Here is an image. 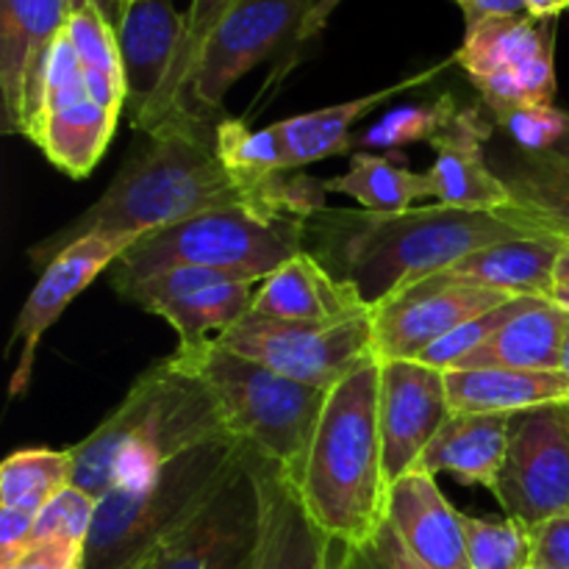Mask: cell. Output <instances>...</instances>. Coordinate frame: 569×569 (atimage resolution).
<instances>
[{
	"mask_svg": "<svg viewBox=\"0 0 569 569\" xmlns=\"http://www.w3.org/2000/svg\"><path fill=\"white\" fill-rule=\"evenodd\" d=\"M450 409L459 415H520L569 400V381L553 370H445Z\"/></svg>",
	"mask_w": 569,
	"mask_h": 569,
	"instance_id": "obj_28",
	"label": "cell"
},
{
	"mask_svg": "<svg viewBox=\"0 0 569 569\" xmlns=\"http://www.w3.org/2000/svg\"><path fill=\"white\" fill-rule=\"evenodd\" d=\"M326 192L356 198L367 211L398 214L409 211L417 198H433L426 172H415L395 156H376L356 150L350 153L348 172L322 181Z\"/></svg>",
	"mask_w": 569,
	"mask_h": 569,
	"instance_id": "obj_30",
	"label": "cell"
},
{
	"mask_svg": "<svg viewBox=\"0 0 569 569\" xmlns=\"http://www.w3.org/2000/svg\"><path fill=\"white\" fill-rule=\"evenodd\" d=\"M83 6H98L100 11H103L106 17H109V22L111 26H120V20H122V3L120 0H70V9L72 11H78V9H83Z\"/></svg>",
	"mask_w": 569,
	"mask_h": 569,
	"instance_id": "obj_46",
	"label": "cell"
},
{
	"mask_svg": "<svg viewBox=\"0 0 569 569\" xmlns=\"http://www.w3.org/2000/svg\"><path fill=\"white\" fill-rule=\"evenodd\" d=\"M83 565H87V545L70 539H33L3 569H83Z\"/></svg>",
	"mask_w": 569,
	"mask_h": 569,
	"instance_id": "obj_41",
	"label": "cell"
},
{
	"mask_svg": "<svg viewBox=\"0 0 569 569\" xmlns=\"http://www.w3.org/2000/svg\"><path fill=\"white\" fill-rule=\"evenodd\" d=\"M492 495L506 517L526 528L569 515V400L511 415L509 448Z\"/></svg>",
	"mask_w": 569,
	"mask_h": 569,
	"instance_id": "obj_12",
	"label": "cell"
},
{
	"mask_svg": "<svg viewBox=\"0 0 569 569\" xmlns=\"http://www.w3.org/2000/svg\"><path fill=\"white\" fill-rule=\"evenodd\" d=\"M261 487V539L256 569H337L333 539L311 520L287 472L256 459Z\"/></svg>",
	"mask_w": 569,
	"mask_h": 569,
	"instance_id": "obj_20",
	"label": "cell"
},
{
	"mask_svg": "<svg viewBox=\"0 0 569 569\" xmlns=\"http://www.w3.org/2000/svg\"><path fill=\"white\" fill-rule=\"evenodd\" d=\"M467 559L472 569H533L531 528L511 520H481L461 515Z\"/></svg>",
	"mask_w": 569,
	"mask_h": 569,
	"instance_id": "obj_34",
	"label": "cell"
},
{
	"mask_svg": "<svg viewBox=\"0 0 569 569\" xmlns=\"http://www.w3.org/2000/svg\"><path fill=\"white\" fill-rule=\"evenodd\" d=\"M456 111H459V106H456L453 94H442L433 103L400 106V109L387 111L370 131L361 133L356 139V150H398L403 144L431 142L453 120Z\"/></svg>",
	"mask_w": 569,
	"mask_h": 569,
	"instance_id": "obj_35",
	"label": "cell"
},
{
	"mask_svg": "<svg viewBox=\"0 0 569 569\" xmlns=\"http://www.w3.org/2000/svg\"><path fill=\"white\" fill-rule=\"evenodd\" d=\"M526 237L537 233L498 211L442 203L398 214L322 209L306 220V239H315L317 259L333 276L353 283L370 306L403 283L448 270L472 250Z\"/></svg>",
	"mask_w": 569,
	"mask_h": 569,
	"instance_id": "obj_2",
	"label": "cell"
},
{
	"mask_svg": "<svg viewBox=\"0 0 569 569\" xmlns=\"http://www.w3.org/2000/svg\"><path fill=\"white\" fill-rule=\"evenodd\" d=\"M559 237H526L487 244L448 267L450 278L506 292L511 298H548L556 289V267L567 250Z\"/></svg>",
	"mask_w": 569,
	"mask_h": 569,
	"instance_id": "obj_24",
	"label": "cell"
},
{
	"mask_svg": "<svg viewBox=\"0 0 569 569\" xmlns=\"http://www.w3.org/2000/svg\"><path fill=\"white\" fill-rule=\"evenodd\" d=\"M259 453L231 472L156 545L150 569H256L261 539Z\"/></svg>",
	"mask_w": 569,
	"mask_h": 569,
	"instance_id": "obj_11",
	"label": "cell"
},
{
	"mask_svg": "<svg viewBox=\"0 0 569 569\" xmlns=\"http://www.w3.org/2000/svg\"><path fill=\"white\" fill-rule=\"evenodd\" d=\"M381 365V395H378V422H381L383 472L392 487L406 472L417 470L422 453L439 428L453 415L448 400L445 372L422 361H378Z\"/></svg>",
	"mask_w": 569,
	"mask_h": 569,
	"instance_id": "obj_18",
	"label": "cell"
},
{
	"mask_svg": "<svg viewBox=\"0 0 569 569\" xmlns=\"http://www.w3.org/2000/svg\"><path fill=\"white\" fill-rule=\"evenodd\" d=\"M153 550L156 548H150L148 553H142V556H139V559H133L131 565H126L122 569H150V565H153Z\"/></svg>",
	"mask_w": 569,
	"mask_h": 569,
	"instance_id": "obj_50",
	"label": "cell"
},
{
	"mask_svg": "<svg viewBox=\"0 0 569 569\" xmlns=\"http://www.w3.org/2000/svg\"><path fill=\"white\" fill-rule=\"evenodd\" d=\"M556 22L531 14L489 17L467 26L453 53L495 117L526 106H553Z\"/></svg>",
	"mask_w": 569,
	"mask_h": 569,
	"instance_id": "obj_8",
	"label": "cell"
},
{
	"mask_svg": "<svg viewBox=\"0 0 569 569\" xmlns=\"http://www.w3.org/2000/svg\"><path fill=\"white\" fill-rule=\"evenodd\" d=\"M550 153L559 156L561 161H567V164H569V111H567V128H565V137H561L559 142H556L553 148H550Z\"/></svg>",
	"mask_w": 569,
	"mask_h": 569,
	"instance_id": "obj_47",
	"label": "cell"
},
{
	"mask_svg": "<svg viewBox=\"0 0 569 569\" xmlns=\"http://www.w3.org/2000/svg\"><path fill=\"white\" fill-rule=\"evenodd\" d=\"M144 137L148 142L128 156L109 189L76 222L33 244L28 253L33 267L42 270L67 244L89 233L148 237L222 206L261 209L222 164L217 126L211 128L192 106Z\"/></svg>",
	"mask_w": 569,
	"mask_h": 569,
	"instance_id": "obj_1",
	"label": "cell"
},
{
	"mask_svg": "<svg viewBox=\"0 0 569 569\" xmlns=\"http://www.w3.org/2000/svg\"><path fill=\"white\" fill-rule=\"evenodd\" d=\"M183 39L187 14H178L172 0H137L122 11L117 44L126 76V109L137 131L150 133L159 126Z\"/></svg>",
	"mask_w": 569,
	"mask_h": 569,
	"instance_id": "obj_17",
	"label": "cell"
},
{
	"mask_svg": "<svg viewBox=\"0 0 569 569\" xmlns=\"http://www.w3.org/2000/svg\"><path fill=\"white\" fill-rule=\"evenodd\" d=\"M511 415H453L448 417L433 442L422 453L417 470L431 476L450 472L461 483L483 487L492 492L503 470L509 448Z\"/></svg>",
	"mask_w": 569,
	"mask_h": 569,
	"instance_id": "obj_25",
	"label": "cell"
},
{
	"mask_svg": "<svg viewBox=\"0 0 569 569\" xmlns=\"http://www.w3.org/2000/svg\"><path fill=\"white\" fill-rule=\"evenodd\" d=\"M465 14V26L489 20V17H517L528 14L526 0H456Z\"/></svg>",
	"mask_w": 569,
	"mask_h": 569,
	"instance_id": "obj_44",
	"label": "cell"
},
{
	"mask_svg": "<svg viewBox=\"0 0 569 569\" xmlns=\"http://www.w3.org/2000/svg\"><path fill=\"white\" fill-rule=\"evenodd\" d=\"M495 120L515 137L520 150H550L565 137L567 111L556 106H526Z\"/></svg>",
	"mask_w": 569,
	"mask_h": 569,
	"instance_id": "obj_40",
	"label": "cell"
},
{
	"mask_svg": "<svg viewBox=\"0 0 569 569\" xmlns=\"http://www.w3.org/2000/svg\"><path fill=\"white\" fill-rule=\"evenodd\" d=\"M515 300L506 292L465 283L448 272L403 283L372 306V348L378 361H417L459 326Z\"/></svg>",
	"mask_w": 569,
	"mask_h": 569,
	"instance_id": "obj_13",
	"label": "cell"
},
{
	"mask_svg": "<svg viewBox=\"0 0 569 569\" xmlns=\"http://www.w3.org/2000/svg\"><path fill=\"white\" fill-rule=\"evenodd\" d=\"M259 283L206 267H170L120 289V295L170 322L178 345H192L237 326L253 306Z\"/></svg>",
	"mask_w": 569,
	"mask_h": 569,
	"instance_id": "obj_14",
	"label": "cell"
},
{
	"mask_svg": "<svg viewBox=\"0 0 569 569\" xmlns=\"http://www.w3.org/2000/svg\"><path fill=\"white\" fill-rule=\"evenodd\" d=\"M333 3L337 0H239L200 50L189 98L206 111L220 109L239 78L320 31Z\"/></svg>",
	"mask_w": 569,
	"mask_h": 569,
	"instance_id": "obj_9",
	"label": "cell"
},
{
	"mask_svg": "<svg viewBox=\"0 0 569 569\" xmlns=\"http://www.w3.org/2000/svg\"><path fill=\"white\" fill-rule=\"evenodd\" d=\"M509 206L495 209L537 237L569 242V164L550 150H520V159L500 172Z\"/></svg>",
	"mask_w": 569,
	"mask_h": 569,
	"instance_id": "obj_27",
	"label": "cell"
},
{
	"mask_svg": "<svg viewBox=\"0 0 569 569\" xmlns=\"http://www.w3.org/2000/svg\"><path fill=\"white\" fill-rule=\"evenodd\" d=\"M381 365L370 361L328 389L300 476L289 478L311 520L337 545L370 539L387 522L389 481L383 472Z\"/></svg>",
	"mask_w": 569,
	"mask_h": 569,
	"instance_id": "obj_3",
	"label": "cell"
},
{
	"mask_svg": "<svg viewBox=\"0 0 569 569\" xmlns=\"http://www.w3.org/2000/svg\"><path fill=\"white\" fill-rule=\"evenodd\" d=\"M214 339L244 359L322 389H331L345 376L376 361L372 309L339 322L270 320L248 311Z\"/></svg>",
	"mask_w": 569,
	"mask_h": 569,
	"instance_id": "obj_10",
	"label": "cell"
},
{
	"mask_svg": "<svg viewBox=\"0 0 569 569\" xmlns=\"http://www.w3.org/2000/svg\"><path fill=\"white\" fill-rule=\"evenodd\" d=\"M67 37L81 61L89 98L103 109L120 114L126 109V76H122L117 28L98 6H83L70 14Z\"/></svg>",
	"mask_w": 569,
	"mask_h": 569,
	"instance_id": "obj_31",
	"label": "cell"
},
{
	"mask_svg": "<svg viewBox=\"0 0 569 569\" xmlns=\"http://www.w3.org/2000/svg\"><path fill=\"white\" fill-rule=\"evenodd\" d=\"M450 64H456L453 56H450L448 61H439V64L428 67V70L415 72V76L409 78H400L398 83L378 89V92L361 94V98L345 100V103L337 106H326V109L309 111V114L287 117V120L281 122H272V131H276L278 142H281L287 167L289 170H300V167L315 164V161L356 150V139L350 137V126H353L356 120H361V117L370 114L372 109H378V106H383L387 100H392L395 94H403L409 92V89L433 81V78H437L439 72L448 70Z\"/></svg>",
	"mask_w": 569,
	"mask_h": 569,
	"instance_id": "obj_23",
	"label": "cell"
},
{
	"mask_svg": "<svg viewBox=\"0 0 569 569\" xmlns=\"http://www.w3.org/2000/svg\"><path fill=\"white\" fill-rule=\"evenodd\" d=\"M533 569H553V567H533Z\"/></svg>",
	"mask_w": 569,
	"mask_h": 569,
	"instance_id": "obj_53",
	"label": "cell"
},
{
	"mask_svg": "<svg viewBox=\"0 0 569 569\" xmlns=\"http://www.w3.org/2000/svg\"><path fill=\"white\" fill-rule=\"evenodd\" d=\"M526 300L528 298H515L509 300V303L498 306V309L487 311V315L472 317L470 322H465V326L450 331L445 339H439L437 345H431V348H428L417 361H422V365L428 367H437V370L442 372L453 370L459 361H465L467 356L476 353L483 342H489V339H492L495 333H498L500 328H503L506 322H509L511 317L526 306Z\"/></svg>",
	"mask_w": 569,
	"mask_h": 569,
	"instance_id": "obj_37",
	"label": "cell"
},
{
	"mask_svg": "<svg viewBox=\"0 0 569 569\" xmlns=\"http://www.w3.org/2000/svg\"><path fill=\"white\" fill-rule=\"evenodd\" d=\"M303 242L306 220L256 206H222L133 242L111 267V287L120 292L170 267H206L244 281H264L306 250Z\"/></svg>",
	"mask_w": 569,
	"mask_h": 569,
	"instance_id": "obj_6",
	"label": "cell"
},
{
	"mask_svg": "<svg viewBox=\"0 0 569 569\" xmlns=\"http://www.w3.org/2000/svg\"><path fill=\"white\" fill-rule=\"evenodd\" d=\"M120 3H122V9H128V6H131V3H137V0H120Z\"/></svg>",
	"mask_w": 569,
	"mask_h": 569,
	"instance_id": "obj_52",
	"label": "cell"
},
{
	"mask_svg": "<svg viewBox=\"0 0 569 569\" xmlns=\"http://www.w3.org/2000/svg\"><path fill=\"white\" fill-rule=\"evenodd\" d=\"M533 567L569 569V515L531 528Z\"/></svg>",
	"mask_w": 569,
	"mask_h": 569,
	"instance_id": "obj_42",
	"label": "cell"
},
{
	"mask_svg": "<svg viewBox=\"0 0 569 569\" xmlns=\"http://www.w3.org/2000/svg\"><path fill=\"white\" fill-rule=\"evenodd\" d=\"M217 153L233 178L248 189L261 209L272 211L270 187L281 172H287L281 142L272 126L253 131L242 120L217 122ZM278 214V211H272ZM300 220V217H298Z\"/></svg>",
	"mask_w": 569,
	"mask_h": 569,
	"instance_id": "obj_32",
	"label": "cell"
},
{
	"mask_svg": "<svg viewBox=\"0 0 569 569\" xmlns=\"http://www.w3.org/2000/svg\"><path fill=\"white\" fill-rule=\"evenodd\" d=\"M94 515H98V498L72 483L39 511L33 522V539H70L87 545Z\"/></svg>",
	"mask_w": 569,
	"mask_h": 569,
	"instance_id": "obj_38",
	"label": "cell"
},
{
	"mask_svg": "<svg viewBox=\"0 0 569 569\" xmlns=\"http://www.w3.org/2000/svg\"><path fill=\"white\" fill-rule=\"evenodd\" d=\"M117 117L120 114L83 94L72 103L44 111L28 139L42 150L50 164L81 181L103 159L114 137Z\"/></svg>",
	"mask_w": 569,
	"mask_h": 569,
	"instance_id": "obj_29",
	"label": "cell"
},
{
	"mask_svg": "<svg viewBox=\"0 0 569 569\" xmlns=\"http://www.w3.org/2000/svg\"><path fill=\"white\" fill-rule=\"evenodd\" d=\"M142 237L133 233H89L67 244L59 256L42 267L37 287L17 315L11 345L20 342V361L11 376V398H20L28 389L33 372V359L44 333L64 315L67 306L94 281L103 270L114 267L126 250Z\"/></svg>",
	"mask_w": 569,
	"mask_h": 569,
	"instance_id": "obj_16",
	"label": "cell"
},
{
	"mask_svg": "<svg viewBox=\"0 0 569 569\" xmlns=\"http://www.w3.org/2000/svg\"><path fill=\"white\" fill-rule=\"evenodd\" d=\"M37 515L20 509H0V569L9 567L33 542Z\"/></svg>",
	"mask_w": 569,
	"mask_h": 569,
	"instance_id": "obj_43",
	"label": "cell"
},
{
	"mask_svg": "<svg viewBox=\"0 0 569 569\" xmlns=\"http://www.w3.org/2000/svg\"><path fill=\"white\" fill-rule=\"evenodd\" d=\"M569 331V311L548 298H528L526 306L467 356L453 370H553L559 372L561 345Z\"/></svg>",
	"mask_w": 569,
	"mask_h": 569,
	"instance_id": "obj_26",
	"label": "cell"
},
{
	"mask_svg": "<svg viewBox=\"0 0 569 569\" xmlns=\"http://www.w3.org/2000/svg\"><path fill=\"white\" fill-rule=\"evenodd\" d=\"M72 476H76L72 450H17L0 467V509L39 515L56 495L72 487Z\"/></svg>",
	"mask_w": 569,
	"mask_h": 569,
	"instance_id": "obj_33",
	"label": "cell"
},
{
	"mask_svg": "<svg viewBox=\"0 0 569 569\" xmlns=\"http://www.w3.org/2000/svg\"><path fill=\"white\" fill-rule=\"evenodd\" d=\"M239 0H192L187 11V39H183L181 59H178L176 76H172L170 89H167L164 106H161V122H167L170 117L181 114L189 109V83H192L194 67H198L200 50L209 42V37L214 33V28L231 14V9ZM156 126V128H159ZM153 128V131H156Z\"/></svg>",
	"mask_w": 569,
	"mask_h": 569,
	"instance_id": "obj_36",
	"label": "cell"
},
{
	"mask_svg": "<svg viewBox=\"0 0 569 569\" xmlns=\"http://www.w3.org/2000/svg\"><path fill=\"white\" fill-rule=\"evenodd\" d=\"M337 569H428L406 548L389 522H383L370 539L356 545H345Z\"/></svg>",
	"mask_w": 569,
	"mask_h": 569,
	"instance_id": "obj_39",
	"label": "cell"
},
{
	"mask_svg": "<svg viewBox=\"0 0 569 569\" xmlns=\"http://www.w3.org/2000/svg\"><path fill=\"white\" fill-rule=\"evenodd\" d=\"M528 14L539 20H559L565 11H569V0H526Z\"/></svg>",
	"mask_w": 569,
	"mask_h": 569,
	"instance_id": "obj_45",
	"label": "cell"
},
{
	"mask_svg": "<svg viewBox=\"0 0 569 569\" xmlns=\"http://www.w3.org/2000/svg\"><path fill=\"white\" fill-rule=\"evenodd\" d=\"M370 309L359 289L333 276L311 250H300L267 276L250 306L253 315L289 322H339Z\"/></svg>",
	"mask_w": 569,
	"mask_h": 569,
	"instance_id": "obj_22",
	"label": "cell"
},
{
	"mask_svg": "<svg viewBox=\"0 0 569 569\" xmlns=\"http://www.w3.org/2000/svg\"><path fill=\"white\" fill-rule=\"evenodd\" d=\"M559 372L569 381V331H567V337H565V345H561V365H559Z\"/></svg>",
	"mask_w": 569,
	"mask_h": 569,
	"instance_id": "obj_51",
	"label": "cell"
},
{
	"mask_svg": "<svg viewBox=\"0 0 569 569\" xmlns=\"http://www.w3.org/2000/svg\"><path fill=\"white\" fill-rule=\"evenodd\" d=\"M167 359L209 389L231 437L281 467L292 481L300 476L328 389L281 376L217 339L178 345Z\"/></svg>",
	"mask_w": 569,
	"mask_h": 569,
	"instance_id": "obj_5",
	"label": "cell"
},
{
	"mask_svg": "<svg viewBox=\"0 0 569 569\" xmlns=\"http://www.w3.org/2000/svg\"><path fill=\"white\" fill-rule=\"evenodd\" d=\"M387 522L428 569H472L465 522L431 472L411 470L389 487Z\"/></svg>",
	"mask_w": 569,
	"mask_h": 569,
	"instance_id": "obj_21",
	"label": "cell"
},
{
	"mask_svg": "<svg viewBox=\"0 0 569 569\" xmlns=\"http://www.w3.org/2000/svg\"><path fill=\"white\" fill-rule=\"evenodd\" d=\"M492 137V126L483 120L481 109L467 106L456 111L431 148L437 153L426 172L431 194L450 209L495 211L509 206V189L503 178L487 164L483 144Z\"/></svg>",
	"mask_w": 569,
	"mask_h": 569,
	"instance_id": "obj_19",
	"label": "cell"
},
{
	"mask_svg": "<svg viewBox=\"0 0 569 569\" xmlns=\"http://www.w3.org/2000/svg\"><path fill=\"white\" fill-rule=\"evenodd\" d=\"M70 0H0V98L6 133L31 137L42 111L44 76L70 22Z\"/></svg>",
	"mask_w": 569,
	"mask_h": 569,
	"instance_id": "obj_15",
	"label": "cell"
},
{
	"mask_svg": "<svg viewBox=\"0 0 569 569\" xmlns=\"http://www.w3.org/2000/svg\"><path fill=\"white\" fill-rule=\"evenodd\" d=\"M248 453L226 433L167 461L148 481L111 489L98 500L83 569H122L161 542Z\"/></svg>",
	"mask_w": 569,
	"mask_h": 569,
	"instance_id": "obj_7",
	"label": "cell"
},
{
	"mask_svg": "<svg viewBox=\"0 0 569 569\" xmlns=\"http://www.w3.org/2000/svg\"><path fill=\"white\" fill-rule=\"evenodd\" d=\"M561 281H569V244L565 250V256L559 259V267H556V283Z\"/></svg>",
	"mask_w": 569,
	"mask_h": 569,
	"instance_id": "obj_49",
	"label": "cell"
},
{
	"mask_svg": "<svg viewBox=\"0 0 569 569\" xmlns=\"http://www.w3.org/2000/svg\"><path fill=\"white\" fill-rule=\"evenodd\" d=\"M550 300H553V303H559L561 309L569 311V281L556 283V289H553V295H550Z\"/></svg>",
	"mask_w": 569,
	"mask_h": 569,
	"instance_id": "obj_48",
	"label": "cell"
},
{
	"mask_svg": "<svg viewBox=\"0 0 569 569\" xmlns=\"http://www.w3.org/2000/svg\"><path fill=\"white\" fill-rule=\"evenodd\" d=\"M220 411L198 378L170 359L150 367L126 400L72 450V483L92 498L148 481L176 456L226 437Z\"/></svg>",
	"mask_w": 569,
	"mask_h": 569,
	"instance_id": "obj_4",
	"label": "cell"
}]
</instances>
